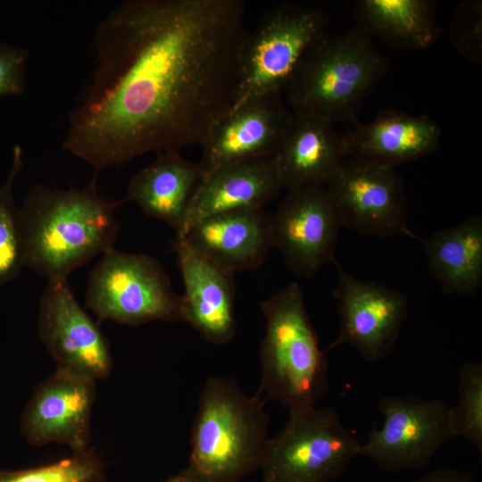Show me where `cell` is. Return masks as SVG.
<instances>
[{
  "instance_id": "cell-8",
  "label": "cell",
  "mask_w": 482,
  "mask_h": 482,
  "mask_svg": "<svg viewBox=\"0 0 482 482\" xmlns=\"http://www.w3.org/2000/svg\"><path fill=\"white\" fill-rule=\"evenodd\" d=\"M86 307L99 321L137 326L181 320L180 299L152 256L110 248L89 275Z\"/></svg>"
},
{
  "instance_id": "cell-30",
  "label": "cell",
  "mask_w": 482,
  "mask_h": 482,
  "mask_svg": "<svg viewBox=\"0 0 482 482\" xmlns=\"http://www.w3.org/2000/svg\"><path fill=\"white\" fill-rule=\"evenodd\" d=\"M163 482H192L183 471L179 473L178 475L172 476Z\"/></svg>"
},
{
  "instance_id": "cell-1",
  "label": "cell",
  "mask_w": 482,
  "mask_h": 482,
  "mask_svg": "<svg viewBox=\"0 0 482 482\" xmlns=\"http://www.w3.org/2000/svg\"><path fill=\"white\" fill-rule=\"evenodd\" d=\"M243 0H125L96 26V64L62 148L94 170L201 145L232 109Z\"/></svg>"
},
{
  "instance_id": "cell-15",
  "label": "cell",
  "mask_w": 482,
  "mask_h": 482,
  "mask_svg": "<svg viewBox=\"0 0 482 482\" xmlns=\"http://www.w3.org/2000/svg\"><path fill=\"white\" fill-rule=\"evenodd\" d=\"M292 116L281 94L258 96L236 107L200 145L204 175L224 165L277 154Z\"/></svg>"
},
{
  "instance_id": "cell-23",
  "label": "cell",
  "mask_w": 482,
  "mask_h": 482,
  "mask_svg": "<svg viewBox=\"0 0 482 482\" xmlns=\"http://www.w3.org/2000/svg\"><path fill=\"white\" fill-rule=\"evenodd\" d=\"M358 25L391 47L420 50L438 37L434 2L361 0L355 4Z\"/></svg>"
},
{
  "instance_id": "cell-6",
  "label": "cell",
  "mask_w": 482,
  "mask_h": 482,
  "mask_svg": "<svg viewBox=\"0 0 482 482\" xmlns=\"http://www.w3.org/2000/svg\"><path fill=\"white\" fill-rule=\"evenodd\" d=\"M328 21L322 9L303 4H283L266 11L245 40L231 111L258 96L282 95Z\"/></svg>"
},
{
  "instance_id": "cell-25",
  "label": "cell",
  "mask_w": 482,
  "mask_h": 482,
  "mask_svg": "<svg viewBox=\"0 0 482 482\" xmlns=\"http://www.w3.org/2000/svg\"><path fill=\"white\" fill-rule=\"evenodd\" d=\"M0 482H106L102 458L93 448L72 452L70 457L23 470L0 469Z\"/></svg>"
},
{
  "instance_id": "cell-11",
  "label": "cell",
  "mask_w": 482,
  "mask_h": 482,
  "mask_svg": "<svg viewBox=\"0 0 482 482\" xmlns=\"http://www.w3.org/2000/svg\"><path fill=\"white\" fill-rule=\"evenodd\" d=\"M269 227L271 248L281 253L295 274L312 277L322 266L336 261L342 225L325 186L288 189L269 216Z\"/></svg>"
},
{
  "instance_id": "cell-17",
  "label": "cell",
  "mask_w": 482,
  "mask_h": 482,
  "mask_svg": "<svg viewBox=\"0 0 482 482\" xmlns=\"http://www.w3.org/2000/svg\"><path fill=\"white\" fill-rule=\"evenodd\" d=\"M177 234L183 235L203 258L232 275L258 268L271 248L269 216L264 208L212 214Z\"/></svg>"
},
{
  "instance_id": "cell-7",
  "label": "cell",
  "mask_w": 482,
  "mask_h": 482,
  "mask_svg": "<svg viewBox=\"0 0 482 482\" xmlns=\"http://www.w3.org/2000/svg\"><path fill=\"white\" fill-rule=\"evenodd\" d=\"M360 448L336 409L312 405L289 411L283 428L268 439L261 468L276 482H329Z\"/></svg>"
},
{
  "instance_id": "cell-28",
  "label": "cell",
  "mask_w": 482,
  "mask_h": 482,
  "mask_svg": "<svg viewBox=\"0 0 482 482\" xmlns=\"http://www.w3.org/2000/svg\"><path fill=\"white\" fill-rule=\"evenodd\" d=\"M28 56L26 49L0 41V97L22 95Z\"/></svg>"
},
{
  "instance_id": "cell-19",
  "label": "cell",
  "mask_w": 482,
  "mask_h": 482,
  "mask_svg": "<svg viewBox=\"0 0 482 482\" xmlns=\"http://www.w3.org/2000/svg\"><path fill=\"white\" fill-rule=\"evenodd\" d=\"M281 189L277 154L219 167L204 175L180 233L191 223L212 214L264 208Z\"/></svg>"
},
{
  "instance_id": "cell-29",
  "label": "cell",
  "mask_w": 482,
  "mask_h": 482,
  "mask_svg": "<svg viewBox=\"0 0 482 482\" xmlns=\"http://www.w3.org/2000/svg\"><path fill=\"white\" fill-rule=\"evenodd\" d=\"M409 482H475L472 476L459 470L437 468Z\"/></svg>"
},
{
  "instance_id": "cell-5",
  "label": "cell",
  "mask_w": 482,
  "mask_h": 482,
  "mask_svg": "<svg viewBox=\"0 0 482 482\" xmlns=\"http://www.w3.org/2000/svg\"><path fill=\"white\" fill-rule=\"evenodd\" d=\"M261 309L266 326L259 391L288 411L315 405L328 389V363L301 287L288 283L262 302Z\"/></svg>"
},
{
  "instance_id": "cell-20",
  "label": "cell",
  "mask_w": 482,
  "mask_h": 482,
  "mask_svg": "<svg viewBox=\"0 0 482 482\" xmlns=\"http://www.w3.org/2000/svg\"><path fill=\"white\" fill-rule=\"evenodd\" d=\"M277 156L283 188L288 190L326 186L348 155L332 122L293 113Z\"/></svg>"
},
{
  "instance_id": "cell-13",
  "label": "cell",
  "mask_w": 482,
  "mask_h": 482,
  "mask_svg": "<svg viewBox=\"0 0 482 482\" xmlns=\"http://www.w3.org/2000/svg\"><path fill=\"white\" fill-rule=\"evenodd\" d=\"M38 334L56 369L96 382L112 370L108 342L75 298L67 278L48 279L38 309Z\"/></svg>"
},
{
  "instance_id": "cell-9",
  "label": "cell",
  "mask_w": 482,
  "mask_h": 482,
  "mask_svg": "<svg viewBox=\"0 0 482 482\" xmlns=\"http://www.w3.org/2000/svg\"><path fill=\"white\" fill-rule=\"evenodd\" d=\"M378 409L383 416L382 424L361 444L359 456L381 470L424 469L441 446L455 437L452 406L442 399L385 395Z\"/></svg>"
},
{
  "instance_id": "cell-26",
  "label": "cell",
  "mask_w": 482,
  "mask_h": 482,
  "mask_svg": "<svg viewBox=\"0 0 482 482\" xmlns=\"http://www.w3.org/2000/svg\"><path fill=\"white\" fill-rule=\"evenodd\" d=\"M459 401L452 406L455 437L461 436L482 452V364L464 363L459 371Z\"/></svg>"
},
{
  "instance_id": "cell-2",
  "label": "cell",
  "mask_w": 482,
  "mask_h": 482,
  "mask_svg": "<svg viewBox=\"0 0 482 482\" xmlns=\"http://www.w3.org/2000/svg\"><path fill=\"white\" fill-rule=\"evenodd\" d=\"M124 202L105 199L96 179L85 188L33 186L19 209L24 266L47 279L67 278L113 247L119 230L114 212Z\"/></svg>"
},
{
  "instance_id": "cell-16",
  "label": "cell",
  "mask_w": 482,
  "mask_h": 482,
  "mask_svg": "<svg viewBox=\"0 0 482 482\" xmlns=\"http://www.w3.org/2000/svg\"><path fill=\"white\" fill-rule=\"evenodd\" d=\"M173 248L181 272V320L206 341L223 345L236 333L234 275L213 265L176 234Z\"/></svg>"
},
{
  "instance_id": "cell-14",
  "label": "cell",
  "mask_w": 482,
  "mask_h": 482,
  "mask_svg": "<svg viewBox=\"0 0 482 482\" xmlns=\"http://www.w3.org/2000/svg\"><path fill=\"white\" fill-rule=\"evenodd\" d=\"M96 381L57 370L34 390L21 419L31 445L57 443L72 452L89 447Z\"/></svg>"
},
{
  "instance_id": "cell-18",
  "label": "cell",
  "mask_w": 482,
  "mask_h": 482,
  "mask_svg": "<svg viewBox=\"0 0 482 482\" xmlns=\"http://www.w3.org/2000/svg\"><path fill=\"white\" fill-rule=\"evenodd\" d=\"M440 127L426 114L395 109L379 111L343 136L347 155L395 167L417 161L439 148Z\"/></svg>"
},
{
  "instance_id": "cell-27",
  "label": "cell",
  "mask_w": 482,
  "mask_h": 482,
  "mask_svg": "<svg viewBox=\"0 0 482 482\" xmlns=\"http://www.w3.org/2000/svg\"><path fill=\"white\" fill-rule=\"evenodd\" d=\"M451 42L464 57L478 61L482 46L481 2H465L458 5L451 28Z\"/></svg>"
},
{
  "instance_id": "cell-12",
  "label": "cell",
  "mask_w": 482,
  "mask_h": 482,
  "mask_svg": "<svg viewBox=\"0 0 482 482\" xmlns=\"http://www.w3.org/2000/svg\"><path fill=\"white\" fill-rule=\"evenodd\" d=\"M340 328L325 354L342 345L353 346L368 362L386 357L396 343L408 315V297L385 285L363 281L347 273L335 261Z\"/></svg>"
},
{
  "instance_id": "cell-4",
  "label": "cell",
  "mask_w": 482,
  "mask_h": 482,
  "mask_svg": "<svg viewBox=\"0 0 482 482\" xmlns=\"http://www.w3.org/2000/svg\"><path fill=\"white\" fill-rule=\"evenodd\" d=\"M388 69V60L359 25L340 35L325 32L306 51L286 90L294 114L333 124H358L365 97Z\"/></svg>"
},
{
  "instance_id": "cell-10",
  "label": "cell",
  "mask_w": 482,
  "mask_h": 482,
  "mask_svg": "<svg viewBox=\"0 0 482 482\" xmlns=\"http://www.w3.org/2000/svg\"><path fill=\"white\" fill-rule=\"evenodd\" d=\"M342 227L377 237L421 240L407 223V198L395 167L347 156L325 186Z\"/></svg>"
},
{
  "instance_id": "cell-3",
  "label": "cell",
  "mask_w": 482,
  "mask_h": 482,
  "mask_svg": "<svg viewBox=\"0 0 482 482\" xmlns=\"http://www.w3.org/2000/svg\"><path fill=\"white\" fill-rule=\"evenodd\" d=\"M261 395H247L227 378L206 380L182 470L192 482H238L262 467L270 417Z\"/></svg>"
},
{
  "instance_id": "cell-21",
  "label": "cell",
  "mask_w": 482,
  "mask_h": 482,
  "mask_svg": "<svg viewBox=\"0 0 482 482\" xmlns=\"http://www.w3.org/2000/svg\"><path fill=\"white\" fill-rule=\"evenodd\" d=\"M203 178L199 162L185 159L179 151L161 152L130 178L123 199L136 203L145 214L180 233Z\"/></svg>"
},
{
  "instance_id": "cell-31",
  "label": "cell",
  "mask_w": 482,
  "mask_h": 482,
  "mask_svg": "<svg viewBox=\"0 0 482 482\" xmlns=\"http://www.w3.org/2000/svg\"><path fill=\"white\" fill-rule=\"evenodd\" d=\"M263 482H276V481H273V480H270V479H265V478H264Z\"/></svg>"
},
{
  "instance_id": "cell-22",
  "label": "cell",
  "mask_w": 482,
  "mask_h": 482,
  "mask_svg": "<svg viewBox=\"0 0 482 482\" xmlns=\"http://www.w3.org/2000/svg\"><path fill=\"white\" fill-rule=\"evenodd\" d=\"M424 245L428 270L443 293L475 295L482 285V217L440 229Z\"/></svg>"
},
{
  "instance_id": "cell-24",
  "label": "cell",
  "mask_w": 482,
  "mask_h": 482,
  "mask_svg": "<svg viewBox=\"0 0 482 482\" xmlns=\"http://www.w3.org/2000/svg\"><path fill=\"white\" fill-rule=\"evenodd\" d=\"M22 168V150L16 145L10 171L0 186V287L18 276L24 266L19 209L13 198L14 179Z\"/></svg>"
}]
</instances>
